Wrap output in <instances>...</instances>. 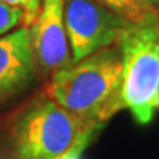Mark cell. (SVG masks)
<instances>
[{"instance_id": "277c9868", "label": "cell", "mask_w": 159, "mask_h": 159, "mask_svg": "<svg viewBox=\"0 0 159 159\" xmlns=\"http://www.w3.org/2000/svg\"><path fill=\"white\" fill-rule=\"evenodd\" d=\"M72 62L116 44L128 21L96 0H63Z\"/></svg>"}, {"instance_id": "3957f363", "label": "cell", "mask_w": 159, "mask_h": 159, "mask_svg": "<svg viewBox=\"0 0 159 159\" xmlns=\"http://www.w3.org/2000/svg\"><path fill=\"white\" fill-rule=\"evenodd\" d=\"M122 55V106L149 124L159 106V11L128 22L118 41Z\"/></svg>"}, {"instance_id": "9c48e42d", "label": "cell", "mask_w": 159, "mask_h": 159, "mask_svg": "<svg viewBox=\"0 0 159 159\" xmlns=\"http://www.w3.org/2000/svg\"><path fill=\"white\" fill-rule=\"evenodd\" d=\"M0 2L22 9L25 12V16H27V27L34 21V18L39 13L40 5H41V0H0Z\"/></svg>"}, {"instance_id": "8992f818", "label": "cell", "mask_w": 159, "mask_h": 159, "mask_svg": "<svg viewBox=\"0 0 159 159\" xmlns=\"http://www.w3.org/2000/svg\"><path fill=\"white\" fill-rule=\"evenodd\" d=\"M40 81L27 27L0 37V106L25 96Z\"/></svg>"}, {"instance_id": "7a4b0ae2", "label": "cell", "mask_w": 159, "mask_h": 159, "mask_svg": "<svg viewBox=\"0 0 159 159\" xmlns=\"http://www.w3.org/2000/svg\"><path fill=\"white\" fill-rule=\"evenodd\" d=\"M43 91L93 133L124 109L119 44L56 71L46 80Z\"/></svg>"}, {"instance_id": "52a82bcc", "label": "cell", "mask_w": 159, "mask_h": 159, "mask_svg": "<svg viewBox=\"0 0 159 159\" xmlns=\"http://www.w3.org/2000/svg\"><path fill=\"white\" fill-rule=\"evenodd\" d=\"M96 2L109 7L111 11L116 12L128 22L142 21L152 12H155L146 0H96Z\"/></svg>"}, {"instance_id": "ba28073f", "label": "cell", "mask_w": 159, "mask_h": 159, "mask_svg": "<svg viewBox=\"0 0 159 159\" xmlns=\"http://www.w3.org/2000/svg\"><path fill=\"white\" fill-rule=\"evenodd\" d=\"M18 27H27V16L22 9L0 2V37Z\"/></svg>"}, {"instance_id": "8fae6325", "label": "cell", "mask_w": 159, "mask_h": 159, "mask_svg": "<svg viewBox=\"0 0 159 159\" xmlns=\"http://www.w3.org/2000/svg\"><path fill=\"white\" fill-rule=\"evenodd\" d=\"M158 111H159V106H158Z\"/></svg>"}, {"instance_id": "6da1fadb", "label": "cell", "mask_w": 159, "mask_h": 159, "mask_svg": "<svg viewBox=\"0 0 159 159\" xmlns=\"http://www.w3.org/2000/svg\"><path fill=\"white\" fill-rule=\"evenodd\" d=\"M91 134L41 90L0 115V159H71Z\"/></svg>"}, {"instance_id": "5b68a950", "label": "cell", "mask_w": 159, "mask_h": 159, "mask_svg": "<svg viewBox=\"0 0 159 159\" xmlns=\"http://www.w3.org/2000/svg\"><path fill=\"white\" fill-rule=\"evenodd\" d=\"M27 28L40 81L72 63L63 22V0H41L37 16Z\"/></svg>"}, {"instance_id": "30bf717a", "label": "cell", "mask_w": 159, "mask_h": 159, "mask_svg": "<svg viewBox=\"0 0 159 159\" xmlns=\"http://www.w3.org/2000/svg\"><path fill=\"white\" fill-rule=\"evenodd\" d=\"M146 2L153 11H159V0H146Z\"/></svg>"}]
</instances>
